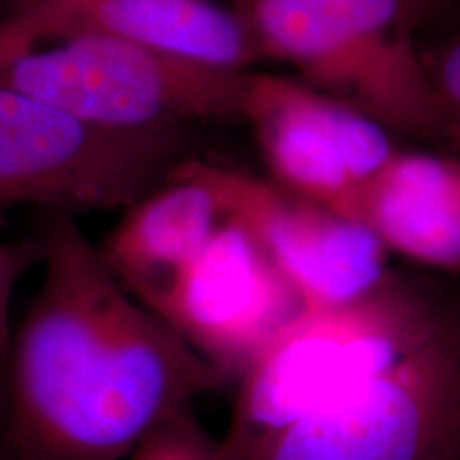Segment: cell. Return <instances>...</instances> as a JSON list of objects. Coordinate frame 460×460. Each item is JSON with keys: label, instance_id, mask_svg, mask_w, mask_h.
<instances>
[{"label": "cell", "instance_id": "obj_1", "mask_svg": "<svg viewBox=\"0 0 460 460\" xmlns=\"http://www.w3.org/2000/svg\"><path fill=\"white\" fill-rule=\"evenodd\" d=\"M54 216L0 377V439L13 460H126L230 382L115 279L71 216Z\"/></svg>", "mask_w": 460, "mask_h": 460}, {"label": "cell", "instance_id": "obj_2", "mask_svg": "<svg viewBox=\"0 0 460 460\" xmlns=\"http://www.w3.org/2000/svg\"><path fill=\"white\" fill-rule=\"evenodd\" d=\"M452 295L390 275L362 301L303 309L239 377L224 456L329 410L388 369L435 329Z\"/></svg>", "mask_w": 460, "mask_h": 460}, {"label": "cell", "instance_id": "obj_3", "mask_svg": "<svg viewBox=\"0 0 460 460\" xmlns=\"http://www.w3.org/2000/svg\"><path fill=\"white\" fill-rule=\"evenodd\" d=\"M410 0H234L262 60H278L322 94L388 130L452 135L433 75L399 34Z\"/></svg>", "mask_w": 460, "mask_h": 460}, {"label": "cell", "instance_id": "obj_4", "mask_svg": "<svg viewBox=\"0 0 460 460\" xmlns=\"http://www.w3.org/2000/svg\"><path fill=\"white\" fill-rule=\"evenodd\" d=\"M247 73L94 34L39 45L0 37L3 82L122 135H183L194 124L241 119Z\"/></svg>", "mask_w": 460, "mask_h": 460}, {"label": "cell", "instance_id": "obj_5", "mask_svg": "<svg viewBox=\"0 0 460 460\" xmlns=\"http://www.w3.org/2000/svg\"><path fill=\"white\" fill-rule=\"evenodd\" d=\"M230 460H460V292L388 369Z\"/></svg>", "mask_w": 460, "mask_h": 460}, {"label": "cell", "instance_id": "obj_6", "mask_svg": "<svg viewBox=\"0 0 460 460\" xmlns=\"http://www.w3.org/2000/svg\"><path fill=\"white\" fill-rule=\"evenodd\" d=\"M183 156V135L96 128L0 79V207L126 209Z\"/></svg>", "mask_w": 460, "mask_h": 460}, {"label": "cell", "instance_id": "obj_7", "mask_svg": "<svg viewBox=\"0 0 460 460\" xmlns=\"http://www.w3.org/2000/svg\"><path fill=\"white\" fill-rule=\"evenodd\" d=\"M241 119L275 186L356 220L367 188L399 154L377 119L284 75L247 73Z\"/></svg>", "mask_w": 460, "mask_h": 460}, {"label": "cell", "instance_id": "obj_8", "mask_svg": "<svg viewBox=\"0 0 460 460\" xmlns=\"http://www.w3.org/2000/svg\"><path fill=\"white\" fill-rule=\"evenodd\" d=\"M147 309L233 384L303 305L256 234L230 220Z\"/></svg>", "mask_w": 460, "mask_h": 460}, {"label": "cell", "instance_id": "obj_9", "mask_svg": "<svg viewBox=\"0 0 460 460\" xmlns=\"http://www.w3.org/2000/svg\"><path fill=\"white\" fill-rule=\"evenodd\" d=\"M84 34L220 71L247 73L264 62L237 9L216 0H13L0 17V37L17 43Z\"/></svg>", "mask_w": 460, "mask_h": 460}, {"label": "cell", "instance_id": "obj_10", "mask_svg": "<svg viewBox=\"0 0 460 460\" xmlns=\"http://www.w3.org/2000/svg\"><path fill=\"white\" fill-rule=\"evenodd\" d=\"M234 220L256 234L303 309L362 301L393 275L390 252L365 222L298 199L245 171H241Z\"/></svg>", "mask_w": 460, "mask_h": 460}, {"label": "cell", "instance_id": "obj_11", "mask_svg": "<svg viewBox=\"0 0 460 460\" xmlns=\"http://www.w3.org/2000/svg\"><path fill=\"white\" fill-rule=\"evenodd\" d=\"M241 171L186 158L124 209L99 245L115 279L149 307L186 264L234 220Z\"/></svg>", "mask_w": 460, "mask_h": 460}, {"label": "cell", "instance_id": "obj_12", "mask_svg": "<svg viewBox=\"0 0 460 460\" xmlns=\"http://www.w3.org/2000/svg\"><path fill=\"white\" fill-rule=\"evenodd\" d=\"M358 217L393 254L460 278L458 160L399 152L367 188Z\"/></svg>", "mask_w": 460, "mask_h": 460}, {"label": "cell", "instance_id": "obj_13", "mask_svg": "<svg viewBox=\"0 0 460 460\" xmlns=\"http://www.w3.org/2000/svg\"><path fill=\"white\" fill-rule=\"evenodd\" d=\"M126 460H226L222 441L199 422L192 410L163 420Z\"/></svg>", "mask_w": 460, "mask_h": 460}, {"label": "cell", "instance_id": "obj_14", "mask_svg": "<svg viewBox=\"0 0 460 460\" xmlns=\"http://www.w3.org/2000/svg\"><path fill=\"white\" fill-rule=\"evenodd\" d=\"M43 258L41 237L0 241V377L11 352L13 341V320H11V303L22 278L39 267Z\"/></svg>", "mask_w": 460, "mask_h": 460}, {"label": "cell", "instance_id": "obj_15", "mask_svg": "<svg viewBox=\"0 0 460 460\" xmlns=\"http://www.w3.org/2000/svg\"><path fill=\"white\" fill-rule=\"evenodd\" d=\"M430 75H433L437 94L447 111L450 115H460V41L446 51V56L437 62Z\"/></svg>", "mask_w": 460, "mask_h": 460}, {"label": "cell", "instance_id": "obj_16", "mask_svg": "<svg viewBox=\"0 0 460 460\" xmlns=\"http://www.w3.org/2000/svg\"><path fill=\"white\" fill-rule=\"evenodd\" d=\"M0 460H13V456H11V454H9V450H7V447H4V444H3V439H0Z\"/></svg>", "mask_w": 460, "mask_h": 460}]
</instances>
